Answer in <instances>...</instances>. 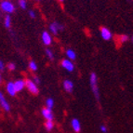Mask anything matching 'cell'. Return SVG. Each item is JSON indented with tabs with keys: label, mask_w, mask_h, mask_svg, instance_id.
<instances>
[{
	"label": "cell",
	"mask_w": 133,
	"mask_h": 133,
	"mask_svg": "<svg viewBox=\"0 0 133 133\" xmlns=\"http://www.w3.org/2000/svg\"><path fill=\"white\" fill-rule=\"evenodd\" d=\"M89 81H90L91 89H92V91H93L95 97L99 100V99H100V92H99V88H98V77H97V76H96L95 73L90 74Z\"/></svg>",
	"instance_id": "1"
},
{
	"label": "cell",
	"mask_w": 133,
	"mask_h": 133,
	"mask_svg": "<svg viewBox=\"0 0 133 133\" xmlns=\"http://www.w3.org/2000/svg\"><path fill=\"white\" fill-rule=\"evenodd\" d=\"M25 87L27 88V89L29 90V92L32 93L33 95H37L38 92H39V89H38L37 85L34 82L32 79L25 80Z\"/></svg>",
	"instance_id": "2"
},
{
	"label": "cell",
	"mask_w": 133,
	"mask_h": 133,
	"mask_svg": "<svg viewBox=\"0 0 133 133\" xmlns=\"http://www.w3.org/2000/svg\"><path fill=\"white\" fill-rule=\"evenodd\" d=\"M0 6H1L2 10L4 11V12H6V13L11 14L15 11V6H14L11 2L8 1V0H4V1H2Z\"/></svg>",
	"instance_id": "3"
},
{
	"label": "cell",
	"mask_w": 133,
	"mask_h": 133,
	"mask_svg": "<svg viewBox=\"0 0 133 133\" xmlns=\"http://www.w3.org/2000/svg\"><path fill=\"white\" fill-rule=\"evenodd\" d=\"M61 64H62V67L63 69H65L67 72H73L75 70V64L73 63V62L68 59H65V60H62V62H61Z\"/></svg>",
	"instance_id": "4"
},
{
	"label": "cell",
	"mask_w": 133,
	"mask_h": 133,
	"mask_svg": "<svg viewBox=\"0 0 133 133\" xmlns=\"http://www.w3.org/2000/svg\"><path fill=\"white\" fill-rule=\"evenodd\" d=\"M0 105H1V107H2L6 112L10 111V105H9V102L6 100L4 94H3L1 91H0Z\"/></svg>",
	"instance_id": "5"
},
{
	"label": "cell",
	"mask_w": 133,
	"mask_h": 133,
	"mask_svg": "<svg viewBox=\"0 0 133 133\" xmlns=\"http://www.w3.org/2000/svg\"><path fill=\"white\" fill-rule=\"evenodd\" d=\"M41 114H42L43 117H44L46 120H52L54 117L53 113H52V110H51V109L47 108V107H45V108L42 109Z\"/></svg>",
	"instance_id": "6"
},
{
	"label": "cell",
	"mask_w": 133,
	"mask_h": 133,
	"mask_svg": "<svg viewBox=\"0 0 133 133\" xmlns=\"http://www.w3.org/2000/svg\"><path fill=\"white\" fill-rule=\"evenodd\" d=\"M62 29H63V26L61 25L60 23H58V22H53V23H51V24L49 25V30H50V32L53 34L54 36L58 35L59 31L62 30Z\"/></svg>",
	"instance_id": "7"
},
{
	"label": "cell",
	"mask_w": 133,
	"mask_h": 133,
	"mask_svg": "<svg viewBox=\"0 0 133 133\" xmlns=\"http://www.w3.org/2000/svg\"><path fill=\"white\" fill-rule=\"evenodd\" d=\"M41 39H42V42L44 43L46 46H49L52 42V38H51V36L49 35V32L45 31L42 33V36H41Z\"/></svg>",
	"instance_id": "8"
},
{
	"label": "cell",
	"mask_w": 133,
	"mask_h": 133,
	"mask_svg": "<svg viewBox=\"0 0 133 133\" xmlns=\"http://www.w3.org/2000/svg\"><path fill=\"white\" fill-rule=\"evenodd\" d=\"M101 36L104 40H110L112 38V33L106 27H102L101 28Z\"/></svg>",
	"instance_id": "9"
},
{
	"label": "cell",
	"mask_w": 133,
	"mask_h": 133,
	"mask_svg": "<svg viewBox=\"0 0 133 133\" xmlns=\"http://www.w3.org/2000/svg\"><path fill=\"white\" fill-rule=\"evenodd\" d=\"M14 83V87H15V89L17 92H19V91H22V89H24L25 87V80L23 79H18L16 80Z\"/></svg>",
	"instance_id": "10"
},
{
	"label": "cell",
	"mask_w": 133,
	"mask_h": 133,
	"mask_svg": "<svg viewBox=\"0 0 133 133\" xmlns=\"http://www.w3.org/2000/svg\"><path fill=\"white\" fill-rule=\"evenodd\" d=\"M71 126L73 127V129L76 131V133H79L81 130V124H80L79 120L76 118H73L71 121Z\"/></svg>",
	"instance_id": "11"
},
{
	"label": "cell",
	"mask_w": 133,
	"mask_h": 133,
	"mask_svg": "<svg viewBox=\"0 0 133 133\" xmlns=\"http://www.w3.org/2000/svg\"><path fill=\"white\" fill-rule=\"evenodd\" d=\"M7 91H8V93H9L10 96H12V97L16 95L17 91H16V89H15V87H14L13 82H9L7 84Z\"/></svg>",
	"instance_id": "12"
},
{
	"label": "cell",
	"mask_w": 133,
	"mask_h": 133,
	"mask_svg": "<svg viewBox=\"0 0 133 133\" xmlns=\"http://www.w3.org/2000/svg\"><path fill=\"white\" fill-rule=\"evenodd\" d=\"M63 89L67 91V92H72L74 89V84L71 80H64L63 82Z\"/></svg>",
	"instance_id": "13"
},
{
	"label": "cell",
	"mask_w": 133,
	"mask_h": 133,
	"mask_svg": "<svg viewBox=\"0 0 133 133\" xmlns=\"http://www.w3.org/2000/svg\"><path fill=\"white\" fill-rule=\"evenodd\" d=\"M66 55H67V57H68V60H70V61L76 60V52H75L73 49H67Z\"/></svg>",
	"instance_id": "14"
},
{
	"label": "cell",
	"mask_w": 133,
	"mask_h": 133,
	"mask_svg": "<svg viewBox=\"0 0 133 133\" xmlns=\"http://www.w3.org/2000/svg\"><path fill=\"white\" fill-rule=\"evenodd\" d=\"M45 128H46V129L49 131L52 130L54 128V123L52 120H47L46 121V123H45Z\"/></svg>",
	"instance_id": "15"
},
{
	"label": "cell",
	"mask_w": 133,
	"mask_h": 133,
	"mask_svg": "<svg viewBox=\"0 0 133 133\" xmlns=\"http://www.w3.org/2000/svg\"><path fill=\"white\" fill-rule=\"evenodd\" d=\"M53 106H54V100L53 99H52V98H49V99H47V100H46V107L52 110Z\"/></svg>",
	"instance_id": "16"
},
{
	"label": "cell",
	"mask_w": 133,
	"mask_h": 133,
	"mask_svg": "<svg viewBox=\"0 0 133 133\" xmlns=\"http://www.w3.org/2000/svg\"><path fill=\"white\" fill-rule=\"evenodd\" d=\"M4 24L6 28H9L11 26V18L9 15H7L5 17V20H4Z\"/></svg>",
	"instance_id": "17"
},
{
	"label": "cell",
	"mask_w": 133,
	"mask_h": 133,
	"mask_svg": "<svg viewBox=\"0 0 133 133\" xmlns=\"http://www.w3.org/2000/svg\"><path fill=\"white\" fill-rule=\"evenodd\" d=\"M29 68L30 70L33 72H36L37 70V64H36V62H34V61H31V62H29Z\"/></svg>",
	"instance_id": "18"
},
{
	"label": "cell",
	"mask_w": 133,
	"mask_h": 133,
	"mask_svg": "<svg viewBox=\"0 0 133 133\" xmlns=\"http://www.w3.org/2000/svg\"><path fill=\"white\" fill-rule=\"evenodd\" d=\"M45 52H46V55H47V57L49 58V60H53V59H54V54H53V52L50 50V49H47Z\"/></svg>",
	"instance_id": "19"
},
{
	"label": "cell",
	"mask_w": 133,
	"mask_h": 133,
	"mask_svg": "<svg viewBox=\"0 0 133 133\" xmlns=\"http://www.w3.org/2000/svg\"><path fill=\"white\" fill-rule=\"evenodd\" d=\"M127 41H129V36H126V35H122V36H119V42L121 43V44L126 43Z\"/></svg>",
	"instance_id": "20"
},
{
	"label": "cell",
	"mask_w": 133,
	"mask_h": 133,
	"mask_svg": "<svg viewBox=\"0 0 133 133\" xmlns=\"http://www.w3.org/2000/svg\"><path fill=\"white\" fill-rule=\"evenodd\" d=\"M19 5L22 9H25L27 8V3L25 0H19Z\"/></svg>",
	"instance_id": "21"
},
{
	"label": "cell",
	"mask_w": 133,
	"mask_h": 133,
	"mask_svg": "<svg viewBox=\"0 0 133 133\" xmlns=\"http://www.w3.org/2000/svg\"><path fill=\"white\" fill-rule=\"evenodd\" d=\"M15 68L16 66L13 62H9V64H8V69H9V71H13V70H15Z\"/></svg>",
	"instance_id": "22"
},
{
	"label": "cell",
	"mask_w": 133,
	"mask_h": 133,
	"mask_svg": "<svg viewBox=\"0 0 133 133\" xmlns=\"http://www.w3.org/2000/svg\"><path fill=\"white\" fill-rule=\"evenodd\" d=\"M100 129H101V131H102V132H103V133H106L107 132V128L104 126V125H102Z\"/></svg>",
	"instance_id": "23"
},
{
	"label": "cell",
	"mask_w": 133,
	"mask_h": 133,
	"mask_svg": "<svg viewBox=\"0 0 133 133\" xmlns=\"http://www.w3.org/2000/svg\"><path fill=\"white\" fill-rule=\"evenodd\" d=\"M29 15H30V17H31V18H33V19L36 18V13H35V11H34V10L29 11Z\"/></svg>",
	"instance_id": "24"
},
{
	"label": "cell",
	"mask_w": 133,
	"mask_h": 133,
	"mask_svg": "<svg viewBox=\"0 0 133 133\" xmlns=\"http://www.w3.org/2000/svg\"><path fill=\"white\" fill-rule=\"evenodd\" d=\"M32 80H33V81L36 83V84H39V83H40V79L37 77V76H35V77H34Z\"/></svg>",
	"instance_id": "25"
},
{
	"label": "cell",
	"mask_w": 133,
	"mask_h": 133,
	"mask_svg": "<svg viewBox=\"0 0 133 133\" xmlns=\"http://www.w3.org/2000/svg\"><path fill=\"white\" fill-rule=\"evenodd\" d=\"M4 68H5V64H4V62H2V61L0 60V70H4Z\"/></svg>",
	"instance_id": "26"
},
{
	"label": "cell",
	"mask_w": 133,
	"mask_h": 133,
	"mask_svg": "<svg viewBox=\"0 0 133 133\" xmlns=\"http://www.w3.org/2000/svg\"><path fill=\"white\" fill-rule=\"evenodd\" d=\"M1 81H2V77H1V76H0V83H1Z\"/></svg>",
	"instance_id": "27"
},
{
	"label": "cell",
	"mask_w": 133,
	"mask_h": 133,
	"mask_svg": "<svg viewBox=\"0 0 133 133\" xmlns=\"http://www.w3.org/2000/svg\"><path fill=\"white\" fill-rule=\"evenodd\" d=\"M59 1H60V2H63V1H64V0H59Z\"/></svg>",
	"instance_id": "28"
}]
</instances>
